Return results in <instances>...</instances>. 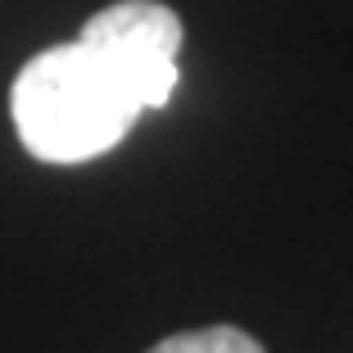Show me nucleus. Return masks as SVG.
<instances>
[{"mask_svg": "<svg viewBox=\"0 0 353 353\" xmlns=\"http://www.w3.org/2000/svg\"><path fill=\"white\" fill-rule=\"evenodd\" d=\"M10 114L32 159L86 163L109 154L145 109L123 86V77L77 37L23 63L10 91Z\"/></svg>", "mask_w": 353, "mask_h": 353, "instance_id": "obj_1", "label": "nucleus"}, {"mask_svg": "<svg viewBox=\"0 0 353 353\" xmlns=\"http://www.w3.org/2000/svg\"><path fill=\"white\" fill-rule=\"evenodd\" d=\"M82 41L100 54L141 109H163L176 91V54H181V19L159 0H118L86 19Z\"/></svg>", "mask_w": 353, "mask_h": 353, "instance_id": "obj_2", "label": "nucleus"}, {"mask_svg": "<svg viewBox=\"0 0 353 353\" xmlns=\"http://www.w3.org/2000/svg\"><path fill=\"white\" fill-rule=\"evenodd\" d=\"M150 353H268V349L240 326H199V331H176L159 340Z\"/></svg>", "mask_w": 353, "mask_h": 353, "instance_id": "obj_3", "label": "nucleus"}]
</instances>
